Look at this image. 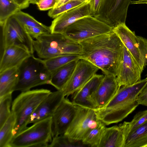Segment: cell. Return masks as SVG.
<instances>
[{"instance_id": "cell-1", "label": "cell", "mask_w": 147, "mask_h": 147, "mask_svg": "<svg viewBox=\"0 0 147 147\" xmlns=\"http://www.w3.org/2000/svg\"><path fill=\"white\" fill-rule=\"evenodd\" d=\"M80 58L89 61L105 75L117 76L122 59L123 44L113 31L78 42Z\"/></svg>"}, {"instance_id": "cell-2", "label": "cell", "mask_w": 147, "mask_h": 147, "mask_svg": "<svg viewBox=\"0 0 147 147\" xmlns=\"http://www.w3.org/2000/svg\"><path fill=\"white\" fill-rule=\"evenodd\" d=\"M147 86V77L132 85L121 86L107 105L94 110L97 117L105 125L121 121L138 106L137 98Z\"/></svg>"}, {"instance_id": "cell-3", "label": "cell", "mask_w": 147, "mask_h": 147, "mask_svg": "<svg viewBox=\"0 0 147 147\" xmlns=\"http://www.w3.org/2000/svg\"><path fill=\"white\" fill-rule=\"evenodd\" d=\"M34 51L40 58L45 59L59 55H81L82 48L78 42L65 35L57 33H44L33 40Z\"/></svg>"}, {"instance_id": "cell-4", "label": "cell", "mask_w": 147, "mask_h": 147, "mask_svg": "<svg viewBox=\"0 0 147 147\" xmlns=\"http://www.w3.org/2000/svg\"><path fill=\"white\" fill-rule=\"evenodd\" d=\"M51 92L45 89L22 92L14 100L11 111L16 117L13 137L28 127L30 117L40 104Z\"/></svg>"}, {"instance_id": "cell-5", "label": "cell", "mask_w": 147, "mask_h": 147, "mask_svg": "<svg viewBox=\"0 0 147 147\" xmlns=\"http://www.w3.org/2000/svg\"><path fill=\"white\" fill-rule=\"evenodd\" d=\"M19 69V77L14 91L25 92L38 86L49 84L51 73L43 59L35 57L33 54L21 64Z\"/></svg>"}, {"instance_id": "cell-6", "label": "cell", "mask_w": 147, "mask_h": 147, "mask_svg": "<svg viewBox=\"0 0 147 147\" xmlns=\"http://www.w3.org/2000/svg\"><path fill=\"white\" fill-rule=\"evenodd\" d=\"M33 124L14 136L9 147H48L53 138L52 117Z\"/></svg>"}, {"instance_id": "cell-7", "label": "cell", "mask_w": 147, "mask_h": 147, "mask_svg": "<svg viewBox=\"0 0 147 147\" xmlns=\"http://www.w3.org/2000/svg\"><path fill=\"white\" fill-rule=\"evenodd\" d=\"M113 28L106 22L91 15L82 18L68 26L63 34L77 42L110 32Z\"/></svg>"}, {"instance_id": "cell-8", "label": "cell", "mask_w": 147, "mask_h": 147, "mask_svg": "<svg viewBox=\"0 0 147 147\" xmlns=\"http://www.w3.org/2000/svg\"><path fill=\"white\" fill-rule=\"evenodd\" d=\"M1 47L2 51L13 45L21 46L32 54L34 52L32 37L26 32L24 26L13 15L2 25Z\"/></svg>"}, {"instance_id": "cell-9", "label": "cell", "mask_w": 147, "mask_h": 147, "mask_svg": "<svg viewBox=\"0 0 147 147\" xmlns=\"http://www.w3.org/2000/svg\"><path fill=\"white\" fill-rule=\"evenodd\" d=\"M77 106L76 115L63 134L72 142L82 141L90 130L96 127L102 123L97 117L94 109Z\"/></svg>"}, {"instance_id": "cell-10", "label": "cell", "mask_w": 147, "mask_h": 147, "mask_svg": "<svg viewBox=\"0 0 147 147\" xmlns=\"http://www.w3.org/2000/svg\"><path fill=\"white\" fill-rule=\"evenodd\" d=\"M113 31L120 38L142 72L147 65L144 45V38L137 36L124 23L117 25Z\"/></svg>"}, {"instance_id": "cell-11", "label": "cell", "mask_w": 147, "mask_h": 147, "mask_svg": "<svg viewBox=\"0 0 147 147\" xmlns=\"http://www.w3.org/2000/svg\"><path fill=\"white\" fill-rule=\"evenodd\" d=\"M99 69L87 60L79 59L71 76L62 90L64 96L67 97L80 89Z\"/></svg>"}, {"instance_id": "cell-12", "label": "cell", "mask_w": 147, "mask_h": 147, "mask_svg": "<svg viewBox=\"0 0 147 147\" xmlns=\"http://www.w3.org/2000/svg\"><path fill=\"white\" fill-rule=\"evenodd\" d=\"M77 110V106L64 97L55 111L52 118V135L64 134L73 120Z\"/></svg>"}, {"instance_id": "cell-13", "label": "cell", "mask_w": 147, "mask_h": 147, "mask_svg": "<svg viewBox=\"0 0 147 147\" xmlns=\"http://www.w3.org/2000/svg\"><path fill=\"white\" fill-rule=\"evenodd\" d=\"M142 72L129 52L123 45L122 59L116 76L119 86H129L135 84L141 80Z\"/></svg>"}, {"instance_id": "cell-14", "label": "cell", "mask_w": 147, "mask_h": 147, "mask_svg": "<svg viewBox=\"0 0 147 147\" xmlns=\"http://www.w3.org/2000/svg\"><path fill=\"white\" fill-rule=\"evenodd\" d=\"M120 87L116 76L105 75L97 88L90 98L89 101L94 110L102 108L107 105Z\"/></svg>"}, {"instance_id": "cell-15", "label": "cell", "mask_w": 147, "mask_h": 147, "mask_svg": "<svg viewBox=\"0 0 147 147\" xmlns=\"http://www.w3.org/2000/svg\"><path fill=\"white\" fill-rule=\"evenodd\" d=\"M89 2L72 9L55 18L49 26L51 33L63 34L71 24L82 18L91 15Z\"/></svg>"}, {"instance_id": "cell-16", "label": "cell", "mask_w": 147, "mask_h": 147, "mask_svg": "<svg viewBox=\"0 0 147 147\" xmlns=\"http://www.w3.org/2000/svg\"><path fill=\"white\" fill-rule=\"evenodd\" d=\"M64 97L62 90L51 92L40 104L31 115L28 124H33L47 118L52 117Z\"/></svg>"}, {"instance_id": "cell-17", "label": "cell", "mask_w": 147, "mask_h": 147, "mask_svg": "<svg viewBox=\"0 0 147 147\" xmlns=\"http://www.w3.org/2000/svg\"><path fill=\"white\" fill-rule=\"evenodd\" d=\"M130 131V122L124 121L118 125L106 127L99 147H125Z\"/></svg>"}, {"instance_id": "cell-18", "label": "cell", "mask_w": 147, "mask_h": 147, "mask_svg": "<svg viewBox=\"0 0 147 147\" xmlns=\"http://www.w3.org/2000/svg\"><path fill=\"white\" fill-rule=\"evenodd\" d=\"M0 62V73L8 69L18 66L32 55L25 48L13 45L2 51Z\"/></svg>"}, {"instance_id": "cell-19", "label": "cell", "mask_w": 147, "mask_h": 147, "mask_svg": "<svg viewBox=\"0 0 147 147\" xmlns=\"http://www.w3.org/2000/svg\"><path fill=\"white\" fill-rule=\"evenodd\" d=\"M104 76L95 74L82 87L74 93L72 102L76 105L94 109L89 99L92 94L96 90Z\"/></svg>"}, {"instance_id": "cell-20", "label": "cell", "mask_w": 147, "mask_h": 147, "mask_svg": "<svg viewBox=\"0 0 147 147\" xmlns=\"http://www.w3.org/2000/svg\"><path fill=\"white\" fill-rule=\"evenodd\" d=\"M78 60L65 64L51 73L49 84L57 90H62L71 76Z\"/></svg>"}, {"instance_id": "cell-21", "label": "cell", "mask_w": 147, "mask_h": 147, "mask_svg": "<svg viewBox=\"0 0 147 147\" xmlns=\"http://www.w3.org/2000/svg\"><path fill=\"white\" fill-rule=\"evenodd\" d=\"M20 66L0 73V97L14 91L19 77Z\"/></svg>"}, {"instance_id": "cell-22", "label": "cell", "mask_w": 147, "mask_h": 147, "mask_svg": "<svg viewBox=\"0 0 147 147\" xmlns=\"http://www.w3.org/2000/svg\"><path fill=\"white\" fill-rule=\"evenodd\" d=\"M125 147H147V121L129 133Z\"/></svg>"}, {"instance_id": "cell-23", "label": "cell", "mask_w": 147, "mask_h": 147, "mask_svg": "<svg viewBox=\"0 0 147 147\" xmlns=\"http://www.w3.org/2000/svg\"><path fill=\"white\" fill-rule=\"evenodd\" d=\"M80 58V55L69 54L59 55L48 59H43L45 64L50 73L74 60Z\"/></svg>"}, {"instance_id": "cell-24", "label": "cell", "mask_w": 147, "mask_h": 147, "mask_svg": "<svg viewBox=\"0 0 147 147\" xmlns=\"http://www.w3.org/2000/svg\"><path fill=\"white\" fill-rule=\"evenodd\" d=\"M16 122L15 115L11 111L9 117L0 128V147H9L13 137V131Z\"/></svg>"}, {"instance_id": "cell-25", "label": "cell", "mask_w": 147, "mask_h": 147, "mask_svg": "<svg viewBox=\"0 0 147 147\" xmlns=\"http://www.w3.org/2000/svg\"><path fill=\"white\" fill-rule=\"evenodd\" d=\"M105 125L102 122L90 130L82 140V143L86 146L99 147Z\"/></svg>"}, {"instance_id": "cell-26", "label": "cell", "mask_w": 147, "mask_h": 147, "mask_svg": "<svg viewBox=\"0 0 147 147\" xmlns=\"http://www.w3.org/2000/svg\"><path fill=\"white\" fill-rule=\"evenodd\" d=\"M131 0H115L111 11L114 13L117 24L125 23L129 6Z\"/></svg>"}, {"instance_id": "cell-27", "label": "cell", "mask_w": 147, "mask_h": 147, "mask_svg": "<svg viewBox=\"0 0 147 147\" xmlns=\"http://www.w3.org/2000/svg\"><path fill=\"white\" fill-rule=\"evenodd\" d=\"M13 0H0V25H3L11 16L21 10Z\"/></svg>"}, {"instance_id": "cell-28", "label": "cell", "mask_w": 147, "mask_h": 147, "mask_svg": "<svg viewBox=\"0 0 147 147\" xmlns=\"http://www.w3.org/2000/svg\"><path fill=\"white\" fill-rule=\"evenodd\" d=\"M22 25L36 27L42 30L45 33H51L49 27L39 22L28 14L21 10L13 15Z\"/></svg>"}, {"instance_id": "cell-29", "label": "cell", "mask_w": 147, "mask_h": 147, "mask_svg": "<svg viewBox=\"0 0 147 147\" xmlns=\"http://www.w3.org/2000/svg\"><path fill=\"white\" fill-rule=\"evenodd\" d=\"M12 93L0 97V128L9 117L11 113Z\"/></svg>"}, {"instance_id": "cell-30", "label": "cell", "mask_w": 147, "mask_h": 147, "mask_svg": "<svg viewBox=\"0 0 147 147\" xmlns=\"http://www.w3.org/2000/svg\"><path fill=\"white\" fill-rule=\"evenodd\" d=\"M86 146L82 141L72 142L64 134L53 137L48 147H84Z\"/></svg>"}, {"instance_id": "cell-31", "label": "cell", "mask_w": 147, "mask_h": 147, "mask_svg": "<svg viewBox=\"0 0 147 147\" xmlns=\"http://www.w3.org/2000/svg\"><path fill=\"white\" fill-rule=\"evenodd\" d=\"M83 3L78 1L71 0L60 7L50 9L48 15L51 18H55L61 14Z\"/></svg>"}, {"instance_id": "cell-32", "label": "cell", "mask_w": 147, "mask_h": 147, "mask_svg": "<svg viewBox=\"0 0 147 147\" xmlns=\"http://www.w3.org/2000/svg\"><path fill=\"white\" fill-rule=\"evenodd\" d=\"M147 121V110L137 113L130 122L129 133Z\"/></svg>"}, {"instance_id": "cell-33", "label": "cell", "mask_w": 147, "mask_h": 147, "mask_svg": "<svg viewBox=\"0 0 147 147\" xmlns=\"http://www.w3.org/2000/svg\"><path fill=\"white\" fill-rule=\"evenodd\" d=\"M105 0H90L89 4L91 15L98 13Z\"/></svg>"}, {"instance_id": "cell-34", "label": "cell", "mask_w": 147, "mask_h": 147, "mask_svg": "<svg viewBox=\"0 0 147 147\" xmlns=\"http://www.w3.org/2000/svg\"><path fill=\"white\" fill-rule=\"evenodd\" d=\"M56 0H40L36 4L41 11L51 9L54 8Z\"/></svg>"}, {"instance_id": "cell-35", "label": "cell", "mask_w": 147, "mask_h": 147, "mask_svg": "<svg viewBox=\"0 0 147 147\" xmlns=\"http://www.w3.org/2000/svg\"><path fill=\"white\" fill-rule=\"evenodd\" d=\"M24 27L27 33L34 38L45 33L42 30L37 27L28 26H24Z\"/></svg>"}, {"instance_id": "cell-36", "label": "cell", "mask_w": 147, "mask_h": 147, "mask_svg": "<svg viewBox=\"0 0 147 147\" xmlns=\"http://www.w3.org/2000/svg\"><path fill=\"white\" fill-rule=\"evenodd\" d=\"M139 105L147 106V86L141 92L137 98Z\"/></svg>"}, {"instance_id": "cell-37", "label": "cell", "mask_w": 147, "mask_h": 147, "mask_svg": "<svg viewBox=\"0 0 147 147\" xmlns=\"http://www.w3.org/2000/svg\"><path fill=\"white\" fill-rule=\"evenodd\" d=\"M20 8L21 9L28 7L29 5L30 0H13Z\"/></svg>"}, {"instance_id": "cell-38", "label": "cell", "mask_w": 147, "mask_h": 147, "mask_svg": "<svg viewBox=\"0 0 147 147\" xmlns=\"http://www.w3.org/2000/svg\"><path fill=\"white\" fill-rule=\"evenodd\" d=\"M71 0H56V3L54 8L60 7Z\"/></svg>"}, {"instance_id": "cell-39", "label": "cell", "mask_w": 147, "mask_h": 147, "mask_svg": "<svg viewBox=\"0 0 147 147\" xmlns=\"http://www.w3.org/2000/svg\"><path fill=\"white\" fill-rule=\"evenodd\" d=\"M147 4V0H136L131 1L130 4Z\"/></svg>"}, {"instance_id": "cell-40", "label": "cell", "mask_w": 147, "mask_h": 147, "mask_svg": "<svg viewBox=\"0 0 147 147\" xmlns=\"http://www.w3.org/2000/svg\"><path fill=\"white\" fill-rule=\"evenodd\" d=\"M145 45L146 49V58L147 61V39L146 38L145 40Z\"/></svg>"}, {"instance_id": "cell-41", "label": "cell", "mask_w": 147, "mask_h": 147, "mask_svg": "<svg viewBox=\"0 0 147 147\" xmlns=\"http://www.w3.org/2000/svg\"><path fill=\"white\" fill-rule=\"evenodd\" d=\"M78 1L82 3H85L90 1V0H71Z\"/></svg>"}, {"instance_id": "cell-42", "label": "cell", "mask_w": 147, "mask_h": 147, "mask_svg": "<svg viewBox=\"0 0 147 147\" xmlns=\"http://www.w3.org/2000/svg\"><path fill=\"white\" fill-rule=\"evenodd\" d=\"M40 0H30V3L33 4H36Z\"/></svg>"}]
</instances>
